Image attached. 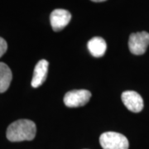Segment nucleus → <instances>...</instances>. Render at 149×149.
<instances>
[{
	"label": "nucleus",
	"mask_w": 149,
	"mask_h": 149,
	"mask_svg": "<svg viewBox=\"0 0 149 149\" xmlns=\"http://www.w3.org/2000/svg\"><path fill=\"white\" fill-rule=\"evenodd\" d=\"M149 46V33L140 32L132 33L128 40V47L134 55H143L146 52Z\"/></svg>",
	"instance_id": "7ed1b4c3"
},
{
	"label": "nucleus",
	"mask_w": 149,
	"mask_h": 149,
	"mask_svg": "<svg viewBox=\"0 0 149 149\" xmlns=\"http://www.w3.org/2000/svg\"><path fill=\"white\" fill-rule=\"evenodd\" d=\"M48 63L46 60H41L37 62L33 71V76L32 79V86L37 88L42 85L47 79L48 72Z\"/></svg>",
	"instance_id": "0eeeda50"
},
{
	"label": "nucleus",
	"mask_w": 149,
	"mask_h": 149,
	"mask_svg": "<svg viewBox=\"0 0 149 149\" xmlns=\"http://www.w3.org/2000/svg\"><path fill=\"white\" fill-rule=\"evenodd\" d=\"M36 133L35 123L29 119H19L8 126L6 137L10 142L31 141L36 137Z\"/></svg>",
	"instance_id": "f257e3e1"
},
{
	"label": "nucleus",
	"mask_w": 149,
	"mask_h": 149,
	"mask_svg": "<svg viewBox=\"0 0 149 149\" xmlns=\"http://www.w3.org/2000/svg\"><path fill=\"white\" fill-rule=\"evenodd\" d=\"M71 19V14L69 11L57 8L52 12L50 15L51 25L55 32H59L64 29L69 24Z\"/></svg>",
	"instance_id": "39448f33"
},
{
	"label": "nucleus",
	"mask_w": 149,
	"mask_h": 149,
	"mask_svg": "<svg viewBox=\"0 0 149 149\" xmlns=\"http://www.w3.org/2000/svg\"><path fill=\"white\" fill-rule=\"evenodd\" d=\"M13 74L8 65L0 62V93L5 92L10 86Z\"/></svg>",
	"instance_id": "1a4fd4ad"
},
{
	"label": "nucleus",
	"mask_w": 149,
	"mask_h": 149,
	"mask_svg": "<svg viewBox=\"0 0 149 149\" xmlns=\"http://www.w3.org/2000/svg\"><path fill=\"white\" fill-rule=\"evenodd\" d=\"M92 2H95V3H100V2H104L106 0H91Z\"/></svg>",
	"instance_id": "9b49d317"
},
{
	"label": "nucleus",
	"mask_w": 149,
	"mask_h": 149,
	"mask_svg": "<svg viewBox=\"0 0 149 149\" xmlns=\"http://www.w3.org/2000/svg\"><path fill=\"white\" fill-rule=\"evenodd\" d=\"M100 143L103 149H128V139L121 133L106 132L100 137Z\"/></svg>",
	"instance_id": "f03ea898"
},
{
	"label": "nucleus",
	"mask_w": 149,
	"mask_h": 149,
	"mask_svg": "<svg viewBox=\"0 0 149 149\" xmlns=\"http://www.w3.org/2000/svg\"><path fill=\"white\" fill-rule=\"evenodd\" d=\"M8 50V43L3 37H0V57L3 56Z\"/></svg>",
	"instance_id": "9d476101"
},
{
	"label": "nucleus",
	"mask_w": 149,
	"mask_h": 149,
	"mask_svg": "<svg viewBox=\"0 0 149 149\" xmlns=\"http://www.w3.org/2000/svg\"><path fill=\"white\" fill-rule=\"evenodd\" d=\"M91 98V91L87 90H74L67 92L64 96L65 104L70 108L84 106Z\"/></svg>",
	"instance_id": "20e7f679"
},
{
	"label": "nucleus",
	"mask_w": 149,
	"mask_h": 149,
	"mask_svg": "<svg viewBox=\"0 0 149 149\" xmlns=\"http://www.w3.org/2000/svg\"><path fill=\"white\" fill-rule=\"evenodd\" d=\"M88 50L95 57L103 56L107 50L106 42L104 38L100 37H93L88 42Z\"/></svg>",
	"instance_id": "6e6552de"
},
{
	"label": "nucleus",
	"mask_w": 149,
	"mask_h": 149,
	"mask_svg": "<svg viewBox=\"0 0 149 149\" xmlns=\"http://www.w3.org/2000/svg\"><path fill=\"white\" fill-rule=\"evenodd\" d=\"M122 101L128 110L133 113H139L143 109V100L139 93L133 91L123 92Z\"/></svg>",
	"instance_id": "423d86ee"
}]
</instances>
